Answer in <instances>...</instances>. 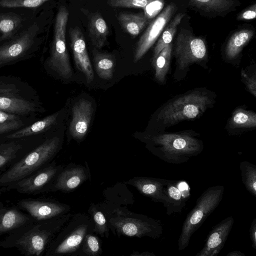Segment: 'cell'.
Instances as JSON below:
<instances>
[{
    "instance_id": "23",
    "label": "cell",
    "mask_w": 256,
    "mask_h": 256,
    "mask_svg": "<svg viewBox=\"0 0 256 256\" xmlns=\"http://www.w3.org/2000/svg\"><path fill=\"white\" fill-rule=\"evenodd\" d=\"M88 29V36L92 45L96 48H102L107 40L108 28L100 14L96 13L90 17Z\"/></svg>"
},
{
    "instance_id": "38",
    "label": "cell",
    "mask_w": 256,
    "mask_h": 256,
    "mask_svg": "<svg viewBox=\"0 0 256 256\" xmlns=\"http://www.w3.org/2000/svg\"><path fill=\"white\" fill-rule=\"evenodd\" d=\"M150 0H109L108 4L112 7L144 8Z\"/></svg>"
},
{
    "instance_id": "6",
    "label": "cell",
    "mask_w": 256,
    "mask_h": 256,
    "mask_svg": "<svg viewBox=\"0 0 256 256\" xmlns=\"http://www.w3.org/2000/svg\"><path fill=\"white\" fill-rule=\"evenodd\" d=\"M93 229L92 220L87 216H72L59 231L50 250L51 256H80L84 237L88 232H94Z\"/></svg>"
},
{
    "instance_id": "16",
    "label": "cell",
    "mask_w": 256,
    "mask_h": 256,
    "mask_svg": "<svg viewBox=\"0 0 256 256\" xmlns=\"http://www.w3.org/2000/svg\"><path fill=\"white\" fill-rule=\"evenodd\" d=\"M256 128V113L244 107H238L228 119L224 130L230 136H239Z\"/></svg>"
},
{
    "instance_id": "40",
    "label": "cell",
    "mask_w": 256,
    "mask_h": 256,
    "mask_svg": "<svg viewBox=\"0 0 256 256\" xmlns=\"http://www.w3.org/2000/svg\"><path fill=\"white\" fill-rule=\"evenodd\" d=\"M256 16V5L254 4L250 8L242 12L238 18L240 20H250L255 18Z\"/></svg>"
},
{
    "instance_id": "1",
    "label": "cell",
    "mask_w": 256,
    "mask_h": 256,
    "mask_svg": "<svg viewBox=\"0 0 256 256\" xmlns=\"http://www.w3.org/2000/svg\"><path fill=\"white\" fill-rule=\"evenodd\" d=\"M136 137L146 144V148L162 160L171 164L186 162L204 150L200 134L186 130L177 132H136Z\"/></svg>"
},
{
    "instance_id": "12",
    "label": "cell",
    "mask_w": 256,
    "mask_h": 256,
    "mask_svg": "<svg viewBox=\"0 0 256 256\" xmlns=\"http://www.w3.org/2000/svg\"><path fill=\"white\" fill-rule=\"evenodd\" d=\"M234 222L228 216L215 226L208 235L204 248L196 256H218L224 246Z\"/></svg>"
},
{
    "instance_id": "39",
    "label": "cell",
    "mask_w": 256,
    "mask_h": 256,
    "mask_svg": "<svg viewBox=\"0 0 256 256\" xmlns=\"http://www.w3.org/2000/svg\"><path fill=\"white\" fill-rule=\"evenodd\" d=\"M164 2L161 0H150L144 8V14L148 20L154 18L162 9Z\"/></svg>"
},
{
    "instance_id": "10",
    "label": "cell",
    "mask_w": 256,
    "mask_h": 256,
    "mask_svg": "<svg viewBox=\"0 0 256 256\" xmlns=\"http://www.w3.org/2000/svg\"><path fill=\"white\" fill-rule=\"evenodd\" d=\"M94 112L92 102L87 100L80 99L73 104L70 120L66 124L70 140L82 142L85 138L90 129Z\"/></svg>"
},
{
    "instance_id": "29",
    "label": "cell",
    "mask_w": 256,
    "mask_h": 256,
    "mask_svg": "<svg viewBox=\"0 0 256 256\" xmlns=\"http://www.w3.org/2000/svg\"><path fill=\"white\" fill-rule=\"evenodd\" d=\"M172 48V43L166 46L152 62L155 68V78L160 82H164L168 71Z\"/></svg>"
},
{
    "instance_id": "43",
    "label": "cell",
    "mask_w": 256,
    "mask_h": 256,
    "mask_svg": "<svg viewBox=\"0 0 256 256\" xmlns=\"http://www.w3.org/2000/svg\"><path fill=\"white\" fill-rule=\"evenodd\" d=\"M156 256L153 252H134L129 256Z\"/></svg>"
},
{
    "instance_id": "36",
    "label": "cell",
    "mask_w": 256,
    "mask_h": 256,
    "mask_svg": "<svg viewBox=\"0 0 256 256\" xmlns=\"http://www.w3.org/2000/svg\"><path fill=\"white\" fill-rule=\"evenodd\" d=\"M47 2V0H0V6L7 8H36Z\"/></svg>"
},
{
    "instance_id": "31",
    "label": "cell",
    "mask_w": 256,
    "mask_h": 256,
    "mask_svg": "<svg viewBox=\"0 0 256 256\" xmlns=\"http://www.w3.org/2000/svg\"><path fill=\"white\" fill-rule=\"evenodd\" d=\"M21 22L20 17L15 14H0V32L2 34L0 40L12 37L18 30Z\"/></svg>"
},
{
    "instance_id": "26",
    "label": "cell",
    "mask_w": 256,
    "mask_h": 256,
    "mask_svg": "<svg viewBox=\"0 0 256 256\" xmlns=\"http://www.w3.org/2000/svg\"><path fill=\"white\" fill-rule=\"evenodd\" d=\"M184 14H178L168 24L158 38V40L154 50L152 62L154 61L160 52L168 45L172 43L173 38L176 32L178 25L180 24Z\"/></svg>"
},
{
    "instance_id": "44",
    "label": "cell",
    "mask_w": 256,
    "mask_h": 256,
    "mask_svg": "<svg viewBox=\"0 0 256 256\" xmlns=\"http://www.w3.org/2000/svg\"><path fill=\"white\" fill-rule=\"evenodd\" d=\"M226 256H246V255L240 251L234 250L229 252Z\"/></svg>"
},
{
    "instance_id": "14",
    "label": "cell",
    "mask_w": 256,
    "mask_h": 256,
    "mask_svg": "<svg viewBox=\"0 0 256 256\" xmlns=\"http://www.w3.org/2000/svg\"><path fill=\"white\" fill-rule=\"evenodd\" d=\"M62 170V166H56L54 164H52L40 170L36 174L18 182L15 187L20 192H36L57 177Z\"/></svg>"
},
{
    "instance_id": "20",
    "label": "cell",
    "mask_w": 256,
    "mask_h": 256,
    "mask_svg": "<svg viewBox=\"0 0 256 256\" xmlns=\"http://www.w3.org/2000/svg\"><path fill=\"white\" fill-rule=\"evenodd\" d=\"M67 222L60 224L51 229L38 230L30 232L22 236L18 242V244L22 246L30 254L38 256L44 250L50 237L54 232H59Z\"/></svg>"
},
{
    "instance_id": "3",
    "label": "cell",
    "mask_w": 256,
    "mask_h": 256,
    "mask_svg": "<svg viewBox=\"0 0 256 256\" xmlns=\"http://www.w3.org/2000/svg\"><path fill=\"white\" fill-rule=\"evenodd\" d=\"M66 126L0 175V184L18 182L52 160L62 147Z\"/></svg>"
},
{
    "instance_id": "11",
    "label": "cell",
    "mask_w": 256,
    "mask_h": 256,
    "mask_svg": "<svg viewBox=\"0 0 256 256\" xmlns=\"http://www.w3.org/2000/svg\"><path fill=\"white\" fill-rule=\"evenodd\" d=\"M69 34L75 65L84 74L87 82L90 83L94 78V70L83 34L78 27L71 28Z\"/></svg>"
},
{
    "instance_id": "33",
    "label": "cell",
    "mask_w": 256,
    "mask_h": 256,
    "mask_svg": "<svg viewBox=\"0 0 256 256\" xmlns=\"http://www.w3.org/2000/svg\"><path fill=\"white\" fill-rule=\"evenodd\" d=\"M102 252L99 238L93 232L87 234L83 240L80 256H100Z\"/></svg>"
},
{
    "instance_id": "34",
    "label": "cell",
    "mask_w": 256,
    "mask_h": 256,
    "mask_svg": "<svg viewBox=\"0 0 256 256\" xmlns=\"http://www.w3.org/2000/svg\"><path fill=\"white\" fill-rule=\"evenodd\" d=\"M90 210L94 224V232L102 237L108 238L110 228L106 218L102 211L98 210L94 206H92Z\"/></svg>"
},
{
    "instance_id": "27",
    "label": "cell",
    "mask_w": 256,
    "mask_h": 256,
    "mask_svg": "<svg viewBox=\"0 0 256 256\" xmlns=\"http://www.w3.org/2000/svg\"><path fill=\"white\" fill-rule=\"evenodd\" d=\"M94 68L98 76L104 80L113 76L116 60L113 56L106 53L94 52Z\"/></svg>"
},
{
    "instance_id": "18",
    "label": "cell",
    "mask_w": 256,
    "mask_h": 256,
    "mask_svg": "<svg viewBox=\"0 0 256 256\" xmlns=\"http://www.w3.org/2000/svg\"><path fill=\"white\" fill-rule=\"evenodd\" d=\"M20 206L38 220H46L65 214L70 206L61 204L39 200H24Z\"/></svg>"
},
{
    "instance_id": "37",
    "label": "cell",
    "mask_w": 256,
    "mask_h": 256,
    "mask_svg": "<svg viewBox=\"0 0 256 256\" xmlns=\"http://www.w3.org/2000/svg\"><path fill=\"white\" fill-rule=\"evenodd\" d=\"M20 146L10 142L0 146V168L10 162L16 156Z\"/></svg>"
},
{
    "instance_id": "24",
    "label": "cell",
    "mask_w": 256,
    "mask_h": 256,
    "mask_svg": "<svg viewBox=\"0 0 256 256\" xmlns=\"http://www.w3.org/2000/svg\"><path fill=\"white\" fill-rule=\"evenodd\" d=\"M118 22L123 29L129 34L138 36L148 23L142 13L122 12L118 16Z\"/></svg>"
},
{
    "instance_id": "32",
    "label": "cell",
    "mask_w": 256,
    "mask_h": 256,
    "mask_svg": "<svg viewBox=\"0 0 256 256\" xmlns=\"http://www.w3.org/2000/svg\"><path fill=\"white\" fill-rule=\"evenodd\" d=\"M242 180L246 190L256 196V166L249 162L242 161L240 164Z\"/></svg>"
},
{
    "instance_id": "41",
    "label": "cell",
    "mask_w": 256,
    "mask_h": 256,
    "mask_svg": "<svg viewBox=\"0 0 256 256\" xmlns=\"http://www.w3.org/2000/svg\"><path fill=\"white\" fill-rule=\"evenodd\" d=\"M242 78H244L245 80L246 81V84L248 88L250 90V92L254 96H256V78L255 76H252L251 78H248L247 76V75L244 72H242Z\"/></svg>"
},
{
    "instance_id": "9",
    "label": "cell",
    "mask_w": 256,
    "mask_h": 256,
    "mask_svg": "<svg viewBox=\"0 0 256 256\" xmlns=\"http://www.w3.org/2000/svg\"><path fill=\"white\" fill-rule=\"evenodd\" d=\"M176 10V5L170 3L151 22L136 46L134 62L140 60L153 46L170 21Z\"/></svg>"
},
{
    "instance_id": "25",
    "label": "cell",
    "mask_w": 256,
    "mask_h": 256,
    "mask_svg": "<svg viewBox=\"0 0 256 256\" xmlns=\"http://www.w3.org/2000/svg\"><path fill=\"white\" fill-rule=\"evenodd\" d=\"M253 35L254 32L250 30H242L234 33L230 38L226 46V56L230 59L236 58Z\"/></svg>"
},
{
    "instance_id": "30",
    "label": "cell",
    "mask_w": 256,
    "mask_h": 256,
    "mask_svg": "<svg viewBox=\"0 0 256 256\" xmlns=\"http://www.w3.org/2000/svg\"><path fill=\"white\" fill-rule=\"evenodd\" d=\"M28 220L26 216L16 210H8L0 215V233L18 228Z\"/></svg>"
},
{
    "instance_id": "19",
    "label": "cell",
    "mask_w": 256,
    "mask_h": 256,
    "mask_svg": "<svg viewBox=\"0 0 256 256\" xmlns=\"http://www.w3.org/2000/svg\"><path fill=\"white\" fill-rule=\"evenodd\" d=\"M188 186L184 181L168 180L165 190L168 202L164 206L168 216L182 212L189 198Z\"/></svg>"
},
{
    "instance_id": "28",
    "label": "cell",
    "mask_w": 256,
    "mask_h": 256,
    "mask_svg": "<svg viewBox=\"0 0 256 256\" xmlns=\"http://www.w3.org/2000/svg\"><path fill=\"white\" fill-rule=\"evenodd\" d=\"M188 4L207 13L219 14L231 9L234 2L230 0H192Z\"/></svg>"
},
{
    "instance_id": "4",
    "label": "cell",
    "mask_w": 256,
    "mask_h": 256,
    "mask_svg": "<svg viewBox=\"0 0 256 256\" xmlns=\"http://www.w3.org/2000/svg\"><path fill=\"white\" fill-rule=\"evenodd\" d=\"M107 221L109 228L119 236L156 239L162 234L160 221L118 208L114 210Z\"/></svg>"
},
{
    "instance_id": "7",
    "label": "cell",
    "mask_w": 256,
    "mask_h": 256,
    "mask_svg": "<svg viewBox=\"0 0 256 256\" xmlns=\"http://www.w3.org/2000/svg\"><path fill=\"white\" fill-rule=\"evenodd\" d=\"M69 12L64 6H61L57 12L54 38L49 65L52 68L64 78L72 75V68L66 46V34Z\"/></svg>"
},
{
    "instance_id": "8",
    "label": "cell",
    "mask_w": 256,
    "mask_h": 256,
    "mask_svg": "<svg viewBox=\"0 0 256 256\" xmlns=\"http://www.w3.org/2000/svg\"><path fill=\"white\" fill-rule=\"evenodd\" d=\"M174 55L179 68L183 70L204 59L206 55V46L202 39L182 30L175 42Z\"/></svg>"
},
{
    "instance_id": "42",
    "label": "cell",
    "mask_w": 256,
    "mask_h": 256,
    "mask_svg": "<svg viewBox=\"0 0 256 256\" xmlns=\"http://www.w3.org/2000/svg\"><path fill=\"white\" fill-rule=\"evenodd\" d=\"M250 236L252 243V246L256 249V219L254 218L251 223L250 228Z\"/></svg>"
},
{
    "instance_id": "13",
    "label": "cell",
    "mask_w": 256,
    "mask_h": 256,
    "mask_svg": "<svg viewBox=\"0 0 256 256\" xmlns=\"http://www.w3.org/2000/svg\"><path fill=\"white\" fill-rule=\"evenodd\" d=\"M32 26L12 41L0 46V65L14 60L26 52L34 42L36 28Z\"/></svg>"
},
{
    "instance_id": "17",
    "label": "cell",
    "mask_w": 256,
    "mask_h": 256,
    "mask_svg": "<svg viewBox=\"0 0 256 256\" xmlns=\"http://www.w3.org/2000/svg\"><path fill=\"white\" fill-rule=\"evenodd\" d=\"M60 111L48 115L32 124L8 135L9 138H18L38 134L50 130H59L66 126Z\"/></svg>"
},
{
    "instance_id": "2",
    "label": "cell",
    "mask_w": 256,
    "mask_h": 256,
    "mask_svg": "<svg viewBox=\"0 0 256 256\" xmlns=\"http://www.w3.org/2000/svg\"><path fill=\"white\" fill-rule=\"evenodd\" d=\"M214 102L213 96L198 90L176 96L152 114L145 131L163 132L184 121L200 118L208 109L213 106Z\"/></svg>"
},
{
    "instance_id": "35",
    "label": "cell",
    "mask_w": 256,
    "mask_h": 256,
    "mask_svg": "<svg viewBox=\"0 0 256 256\" xmlns=\"http://www.w3.org/2000/svg\"><path fill=\"white\" fill-rule=\"evenodd\" d=\"M22 124L18 116L0 110V134L17 130Z\"/></svg>"
},
{
    "instance_id": "21",
    "label": "cell",
    "mask_w": 256,
    "mask_h": 256,
    "mask_svg": "<svg viewBox=\"0 0 256 256\" xmlns=\"http://www.w3.org/2000/svg\"><path fill=\"white\" fill-rule=\"evenodd\" d=\"M0 110L16 114L25 115L36 111L34 104L14 93L10 88H0Z\"/></svg>"
},
{
    "instance_id": "5",
    "label": "cell",
    "mask_w": 256,
    "mask_h": 256,
    "mask_svg": "<svg viewBox=\"0 0 256 256\" xmlns=\"http://www.w3.org/2000/svg\"><path fill=\"white\" fill-rule=\"evenodd\" d=\"M222 185L212 186L206 190L198 198L194 208L188 214L178 240L179 250L189 244L193 234L220 203L224 194Z\"/></svg>"
},
{
    "instance_id": "22",
    "label": "cell",
    "mask_w": 256,
    "mask_h": 256,
    "mask_svg": "<svg viewBox=\"0 0 256 256\" xmlns=\"http://www.w3.org/2000/svg\"><path fill=\"white\" fill-rule=\"evenodd\" d=\"M88 178L86 168L82 166H72L62 170L54 184L56 190L70 192L81 185Z\"/></svg>"
},
{
    "instance_id": "15",
    "label": "cell",
    "mask_w": 256,
    "mask_h": 256,
    "mask_svg": "<svg viewBox=\"0 0 256 256\" xmlns=\"http://www.w3.org/2000/svg\"><path fill=\"white\" fill-rule=\"evenodd\" d=\"M168 180L148 177H136L128 182L134 186L142 195L152 201L166 205L168 198L166 194V186Z\"/></svg>"
}]
</instances>
